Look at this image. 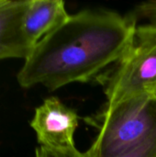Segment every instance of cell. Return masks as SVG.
Wrapping results in <instances>:
<instances>
[{
    "label": "cell",
    "mask_w": 156,
    "mask_h": 157,
    "mask_svg": "<svg viewBox=\"0 0 156 157\" xmlns=\"http://www.w3.org/2000/svg\"><path fill=\"white\" fill-rule=\"evenodd\" d=\"M131 15L106 9H85L70 15L44 37L25 59L17 79L20 86L41 85L55 91L86 83L117 63L134 38L137 24Z\"/></svg>",
    "instance_id": "obj_1"
},
{
    "label": "cell",
    "mask_w": 156,
    "mask_h": 157,
    "mask_svg": "<svg viewBox=\"0 0 156 157\" xmlns=\"http://www.w3.org/2000/svg\"><path fill=\"white\" fill-rule=\"evenodd\" d=\"M156 134V95L121 101L102 113L100 131L86 157H116Z\"/></svg>",
    "instance_id": "obj_2"
},
{
    "label": "cell",
    "mask_w": 156,
    "mask_h": 157,
    "mask_svg": "<svg viewBox=\"0 0 156 157\" xmlns=\"http://www.w3.org/2000/svg\"><path fill=\"white\" fill-rule=\"evenodd\" d=\"M106 108L126 99L156 94V24L137 26L131 44L105 86Z\"/></svg>",
    "instance_id": "obj_3"
},
{
    "label": "cell",
    "mask_w": 156,
    "mask_h": 157,
    "mask_svg": "<svg viewBox=\"0 0 156 157\" xmlns=\"http://www.w3.org/2000/svg\"><path fill=\"white\" fill-rule=\"evenodd\" d=\"M78 119L74 109L51 97L35 109L30 127L36 132L40 147L51 151H68L76 148L74 134Z\"/></svg>",
    "instance_id": "obj_4"
},
{
    "label": "cell",
    "mask_w": 156,
    "mask_h": 157,
    "mask_svg": "<svg viewBox=\"0 0 156 157\" xmlns=\"http://www.w3.org/2000/svg\"><path fill=\"white\" fill-rule=\"evenodd\" d=\"M69 16L62 0H27L21 29L24 39L31 50L62 25Z\"/></svg>",
    "instance_id": "obj_5"
},
{
    "label": "cell",
    "mask_w": 156,
    "mask_h": 157,
    "mask_svg": "<svg viewBox=\"0 0 156 157\" xmlns=\"http://www.w3.org/2000/svg\"><path fill=\"white\" fill-rule=\"evenodd\" d=\"M26 4L27 0H0V60H25L32 51L21 29Z\"/></svg>",
    "instance_id": "obj_6"
},
{
    "label": "cell",
    "mask_w": 156,
    "mask_h": 157,
    "mask_svg": "<svg viewBox=\"0 0 156 157\" xmlns=\"http://www.w3.org/2000/svg\"><path fill=\"white\" fill-rule=\"evenodd\" d=\"M116 157H156V134L135 148Z\"/></svg>",
    "instance_id": "obj_7"
},
{
    "label": "cell",
    "mask_w": 156,
    "mask_h": 157,
    "mask_svg": "<svg viewBox=\"0 0 156 157\" xmlns=\"http://www.w3.org/2000/svg\"><path fill=\"white\" fill-rule=\"evenodd\" d=\"M133 17L147 21L150 24H156V0L143 2L138 5L134 10Z\"/></svg>",
    "instance_id": "obj_8"
},
{
    "label": "cell",
    "mask_w": 156,
    "mask_h": 157,
    "mask_svg": "<svg viewBox=\"0 0 156 157\" xmlns=\"http://www.w3.org/2000/svg\"><path fill=\"white\" fill-rule=\"evenodd\" d=\"M35 157H86L76 148L68 151H51L43 147H38L35 151Z\"/></svg>",
    "instance_id": "obj_9"
},
{
    "label": "cell",
    "mask_w": 156,
    "mask_h": 157,
    "mask_svg": "<svg viewBox=\"0 0 156 157\" xmlns=\"http://www.w3.org/2000/svg\"><path fill=\"white\" fill-rule=\"evenodd\" d=\"M155 95H156V94H155Z\"/></svg>",
    "instance_id": "obj_10"
}]
</instances>
